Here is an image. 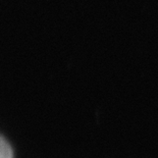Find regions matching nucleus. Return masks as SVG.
Returning a JSON list of instances; mask_svg holds the SVG:
<instances>
[{
	"instance_id": "obj_1",
	"label": "nucleus",
	"mask_w": 158,
	"mask_h": 158,
	"mask_svg": "<svg viewBox=\"0 0 158 158\" xmlns=\"http://www.w3.org/2000/svg\"><path fill=\"white\" fill-rule=\"evenodd\" d=\"M0 158H13L10 146L1 136H0Z\"/></svg>"
}]
</instances>
